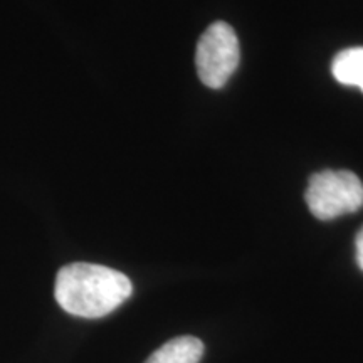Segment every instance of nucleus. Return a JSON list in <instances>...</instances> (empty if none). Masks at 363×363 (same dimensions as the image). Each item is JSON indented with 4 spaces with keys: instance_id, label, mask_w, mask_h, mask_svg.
Listing matches in <instances>:
<instances>
[{
    "instance_id": "4",
    "label": "nucleus",
    "mask_w": 363,
    "mask_h": 363,
    "mask_svg": "<svg viewBox=\"0 0 363 363\" xmlns=\"http://www.w3.org/2000/svg\"><path fill=\"white\" fill-rule=\"evenodd\" d=\"M203 355V343L195 337H177L157 352H153L145 363H199Z\"/></svg>"
},
{
    "instance_id": "3",
    "label": "nucleus",
    "mask_w": 363,
    "mask_h": 363,
    "mask_svg": "<svg viewBox=\"0 0 363 363\" xmlns=\"http://www.w3.org/2000/svg\"><path fill=\"white\" fill-rule=\"evenodd\" d=\"M239 40L227 22L217 21L201 35L195 52L199 78L212 89H219L229 81L239 66Z\"/></svg>"
},
{
    "instance_id": "5",
    "label": "nucleus",
    "mask_w": 363,
    "mask_h": 363,
    "mask_svg": "<svg viewBox=\"0 0 363 363\" xmlns=\"http://www.w3.org/2000/svg\"><path fill=\"white\" fill-rule=\"evenodd\" d=\"M331 74L345 86H355L363 93V48H350L338 52L331 62Z\"/></svg>"
},
{
    "instance_id": "1",
    "label": "nucleus",
    "mask_w": 363,
    "mask_h": 363,
    "mask_svg": "<svg viewBox=\"0 0 363 363\" xmlns=\"http://www.w3.org/2000/svg\"><path fill=\"white\" fill-rule=\"evenodd\" d=\"M133 293L128 276L111 267L72 262L56 276L54 296L72 316L103 318L121 306Z\"/></svg>"
},
{
    "instance_id": "2",
    "label": "nucleus",
    "mask_w": 363,
    "mask_h": 363,
    "mask_svg": "<svg viewBox=\"0 0 363 363\" xmlns=\"http://www.w3.org/2000/svg\"><path fill=\"white\" fill-rule=\"evenodd\" d=\"M308 208L316 219L333 220L363 207V184L353 172L321 170L310 177L305 192Z\"/></svg>"
},
{
    "instance_id": "6",
    "label": "nucleus",
    "mask_w": 363,
    "mask_h": 363,
    "mask_svg": "<svg viewBox=\"0 0 363 363\" xmlns=\"http://www.w3.org/2000/svg\"><path fill=\"white\" fill-rule=\"evenodd\" d=\"M355 257H357L358 267L363 271V227L358 230L355 238Z\"/></svg>"
}]
</instances>
